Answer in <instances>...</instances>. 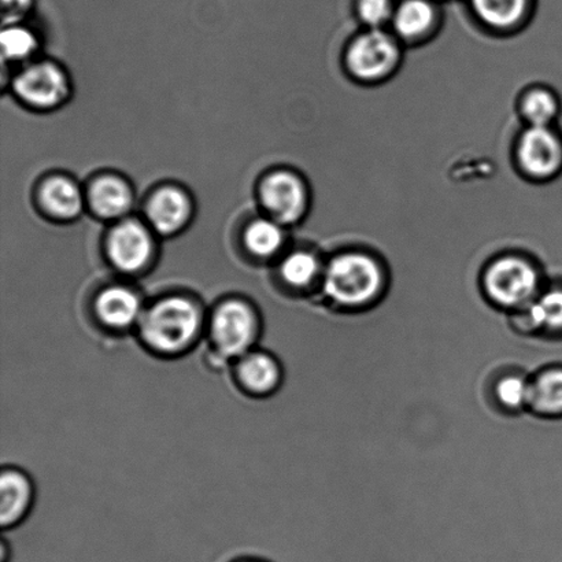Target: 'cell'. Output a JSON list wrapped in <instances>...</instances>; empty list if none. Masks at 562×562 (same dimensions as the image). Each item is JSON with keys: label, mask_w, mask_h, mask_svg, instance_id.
I'll use <instances>...</instances> for the list:
<instances>
[{"label": "cell", "mask_w": 562, "mask_h": 562, "mask_svg": "<svg viewBox=\"0 0 562 562\" xmlns=\"http://www.w3.org/2000/svg\"><path fill=\"white\" fill-rule=\"evenodd\" d=\"M203 313L191 297H162L145 308L137 330L148 350L176 357L194 346L203 328Z\"/></svg>", "instance_id": "1"}, {"label": "cell", "mask_w": 562, "mask_h": 562, "mask_svg": "<svg viewBox=\"0 0 562 562\" xmlns=\"http://www.w3.org/2000/svg\"><path fill=\"white\" fill-rule=\"evenodd\" d=\"M382 267L371 256L345 252L325 268L323 292L340 311L360 312L376 305L385 289Z\"/></svg>", "instance_id": "2"}, {"label": "cell", "mask_w": 562, "mask_h": 562, "mask_svg": "<svg viewBox=\"0 0 562 562\" xmlns=\"http://www.w3.org/2000/svg\"><path fill=\"white\" fill-rule=\"evenodd\" d=\"M541 278L531 262L503 257L488 266L482 278L483 294L505 312H520L541 294Z\"/></svg>", "instance_id": "3"}, {"label": "cell", "mask_w": 562, "mask_h": 562, "mask_svg": "<svg viewBox=\"0 0 562 562\" xmlns=\"http://www.w3.org/2000/svg\"><path fill=\"white\" fill-rule=\"evenodd\" d=\"M261 322L255 307L241 300H228L214 308L209 334L217 355L239 360L252 350L260 336Z\"/></svg>", "instance_id": "4"}, {"label": "cell", "mask_w": 562, "mask_h": 562, "mask_svg": "<svg viewBox=\"0 0 562 562\" xmlns=\"http://www.w3.org/2000/svg\"><path fill=\"white\" fill-rule=\"evenodd\" d=\"M400 47L393 36L371 30L358 36L347 52V66L362 80L383 79L400 63Z\"/></svg>", "instance_id": "5"}, {"label": "cell", "mask_w": 562, "mask_h": 562, "mask_svg": "<svg viewBox=\"0 0 562 562\" xmlns=\"http://www.w3.org/2000/svg\"><path fill=\"white\" fill-rule=\"evenodd\" d=\"M517 159L532 178H553L562 170V139L549 126H530L520 136Z\"/></svg>", "instance_id": "6"}, {"label": "cell", "mask_w": 562, "mask_h": 562, "mask_svg": "<svg viewBox=\"0 0 562 562\" xmlns=\"http://www.w3.org/2000/svg\"><path fill=\"white\" fill-rule=\"evenodd\" d=\"M14 91L31 106L53 109L68 98L69 85L57 65L42 63L27 66L15 77Z\"/></svg>", "instance_id": "7"}, {"label": "cell", "mask_w": 562, "mask_h": 562, "mask_svg": "<svg viewBox=\"0 0 562 562\" xmlns=\"http://www.w3.org/2000/svg\"><path fill=\"white\" fill-rule=\"evenodd\" d=\"M108 250L110 261L119 271L137 273L151 261L154 244L146 227L135 220H126L110 234Z\"/></svg>", "instance_id": "8"}, {"label": "cell", "mask_w": 562, "mask_h": 562, "mask_svg": "<svg viewBox=\"0 0 562 562\" xmlns=\"http://www.w3.org/2000/svg\"><path fill=\"white\" fill-rule=\"evenodd\" d=\"M261 200L274 222L296 223L306 212L307 192L300 178L289 172L268 176L261 187Z\"/></svg>", "instance_id": "9"}, {"label": "cell", "mask_w": 562, "mask_h": 562, "mask_svg": "<svg viewBox=\"0 0 562 562\" xmlns=\"http://www.w3.org/2000/svg\"><path fill=\"white\" fill-rule=\"evenodd\" d=\"M93 308L98 322L114 333L137 328L145 313L140 296L125 285H112L101 291Z\"/></svg>", "instance_id": "10"}, {"label": "cell", "mask_w": 562, "mask_h": 562, "mask_svg": "<svg viewBox=\"0 0 562 562\" xmlns=\"http://www.w3.org/2000/svg\"><path fill=\"white\" fill-rule=\"evenodd\" d=\"M240 387L255 396H268L283 383V368L267 351L251 350L241 356L235 368Z\"/></svg>", "instance_id": "11"}, {"label": "cell", "mask_w": 562, "mask_h": 562, "mask_svg": "<svg viewBox=\"0 0 562 562\" xmlns=\"http://www.w3.org/2000/svg\"><path fill=\"white\" fill-rule=\"evenodd\" d=\"M35 499L31 477L16 468H5L0 476V525L14 528L30 514Z\"/></svg>", "instance_id": "12"}, {"label": "cell", "mask_w": 562, "mask_h": 562, "mask_svg": "<svg viewBox=\"0 0 562 562\" xmlns=\"http://www.w3.org/2000/svg\"><path fill=\"white\" fill-rule=\"evenodd\" d=\"M514 323L522 333L562 336V286L542 292L526 308L514 312Z\"/></svg>", "instance_id": "13"}, {"label": "cell", "mask_w": 562, "mask_h": 562, "mask_svg": "<svg viewBox=\"0 0 562 562\" xmlns=\"http://www.w3.org/2000/svg\"><path fill=\"white\" fill-rule=\"evenodd\" d=\"M147 214L159 234H175L189 222L191 202L183 191L175 187H165L151 198Z\"/></svg>", "instance_id": "14"}, {"label": "cell", "mask_w": 562, "mask_h": 562, "mask_svg": "<svg viewBox=\"0 0 562 562\" xmlns=\"http://www.w3.org/2000/svg\"><path fill=\"white\" fill-rule=\"evenodd\" d=\"M528 411L542 417H562V367L544 369L531 379Z\"/></svg>", "instance_id": "15"}, {"label": "cell", "mask_w": 562, "mask_h": 562, "mask_svg": "<svg viewBox=\"0 0 562 562\" xmlns=\"http://www.w3.org/2000/svg\"><path fill=\"white\" fill-rule=\"evenodd\" d=\"M93 211L104 218H119L130 211L132 191L125 181L115 176H104L95 181L90 192Z\"/></svg>", "instance_id": "16"}, {"label": "cell", "mask_w": 562, "mask_h": 562, "mask_svg": "<svg viewBox=\"0 0 562 562\" xmlns=\"http://www.w3.org/2000/svg\"><path fill=\"white\" fill-rule=\"evenodd\" d=\"M394 27L400 36L417 38L426 35L437 21L431 0H402L394 13Z\"/></svg>", "instance_id": "17"}, {"label": "cell", "mask_w": 562, "mask_h": 562, "mask_svg": "<svg viewBox=\"0 0 562 562\" xmlns=\"http://www.w3.org/2000/svg\"><path fill=\"white\" fill-rule=\"evenodd\" d=\"M44 207L54 217L70 220L82 211V195L79 187L66 178H53L42 189Z\"/></svg>", "instance_id": "18"}, {"label": "cell", "mask_w": 562, "mask_h": 562, "mask_svg": "<svg viewBox=\"0 0 562 562\" xmlns=\"http://www.w3.org/2000/svg\"><path fill=\"white\" fill-rule=\"evenodd\" d=\"M470 3L479 20L497 30L519 24L530 8V0H470Z\"/></svg>", "instance_id": "19"}, {"label": "cell", "mask_w": 562, "mask_h": 562, "mask_svg": "<svg viewBox=\"0 0 562 562\" xmlns=\"http://www.w3.org/2000/svg\"><path fill=\"white\" fill-rule=\"evenodd\" d=\"M530 391L531 379L517 372L504 374L494 385L495 401L504 411L509 413L528 411Z\"/></svg>", "instance_id": "20"}, {"label": "cell", "mask_w": 562, "mask_h": 562, "mask_svg": "<svg viewBox=\"0 0 562 562\" xmlns=\"http://www.w3.org/2000/svg\"><path fill=\"white\" fill-rule=\"evenodd\" d=\"M281 279L292 289H307L319 274V262L307 251H295L280 266Z\"/></svg>", "instance_id": "21"}, {"label": "cell", "mask_w": 562, "mask_h": 562, "mask_svg": "<svg viewBox=\"0 0 562 562\" xmlns=\"http://www.w3.org/2000/svg\"><path fill=\"white\" fill-rule=\"evenodd\" d=\"M246 246L252 255L271 257L283 246L284 235L278 222L257 220L246 231Z\"/></svg>", "instance_id": "22"}, {"label": "cell", "mask_w": 562, "mask_h": 562, "mask_svg": "<svg viewBox=\"0 0 562 562\" xmlns=\"http://www.w3.org/2000/svg\"><path fill=\"white\" fill-rule=\"evenodd\" d=\"M522 113L531 126H549L560 113L559 99L548 90H533L522 102Z\"/></svg>", "instance_id": "23"}, {"label": "cell", "mask_w": 562, "mask_h": 562, "mask_svg": "<svg viewBox=\"0 0 562 562\" xmlns=\"http://www.w3.org/2000/svg\"><path fill=\"white\" fill-rule=\"evenodd\" d=\"M3 57L10 60L30 58L37 47L35 35L30 30L20 25H9L0 37Z\"/></svg>", "instance_id": "24"}, {"label": "cell", "mask_w": 562, "mask_h": 562, "mask_svg": "<svg viewBox=\"0 0 562 562\" xmlns=\"http://www.w3.org/2000/svg\"><path fill=\"white\" fill-rule=\"evenodd\" d=\"M394 0H357V13L363 24L380 30L385 22L394 19Z\"/></svg>", "instance_id": "25"}, {"label": "cell", "mask_w": 562, "mask_h": 562, "mask_svg": "<svg viewBox=\"0 0 562 562\" xmlns=\"http://www.w3.org/2000/svg\"><path fill=\"white\" fill-rule=\"evenodd\" d=\"M33 0H2L3 21L5 25L19 24L31 10Z\"/></svg>", "instance_id": "26"}, {"label": "cell", "mask_w": 562, "mask_h": 562, "mask_svg": "<svg viewBox=\"0 0 562 562\" xmlns=\"http://www.w3.org/2000/svg\"><path fill=\"white\" fill-rule=\"evenodd\" d=\"M240 562H261V561L246 560V561H240Z\"/></svg>", "instance_id": "27"}]
</instances>
